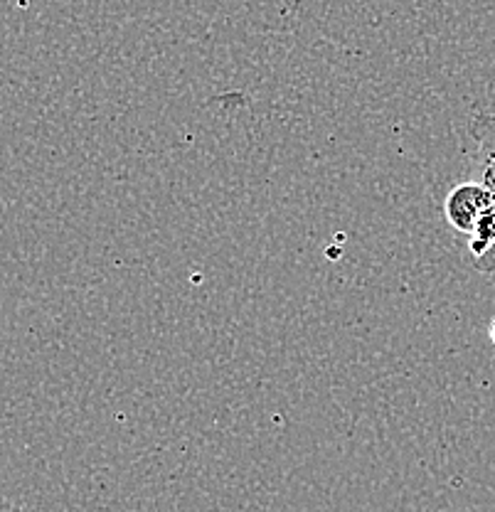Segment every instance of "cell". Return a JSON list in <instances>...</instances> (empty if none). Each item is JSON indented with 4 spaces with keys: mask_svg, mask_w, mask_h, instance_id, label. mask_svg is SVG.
<instances>
[{
    "mask_svg": "<svg viewBox=\"0 0 495 512\" xmlns=\"http://www.w3.org/2000/svg\"><path fill=\"white\" fill-rule=\"evenodd\" d=\"M491 210H495L493 195L476 180H466V183L456 185L444 200L446 222L463 237H471L478 222Z\"/></svg>",
    "mask_w": 495,
    "mask_h": 512,
    "instance_id": "cell-1",
    "label": "cell"
},
{
    "mask_svg": "<svg viewBox=\"0 0 495 512\" xmlns=\"http://www.w3.org/2000/svg\"><path fill=\"white\" fill-rule=\"evenodd\" d=\"M473 141V180L495 200V114H476L468 124Z\"/></svg>",
    "mask_w": 495,
    "mask_h": 512,
    "instance_id": "cell-2",
    "label": "cell"
},
{
    "mask_svg": "<svg viewBox=\"0 0 495 512\" xmlns=\"http://www.w3.org/2000/svg\"><path fill=\"white\" fill-rule=\"evenodd\" d=\"M0 512H25V510H18V508H3Z\"/></svg>",
    "mask_w": 495,
    "mask_h": 512,
    "instance_id": "cell-3",
    "label": "cell"
},
{
    "mask_svg": "<svg viewBox=\"0 0 495 512\" xmlns=\"http://www.w3.org/2000/svg\"><path fill=\"white\" fill-rule=\"evenodd\" d=\"M491 340L495 343V323H493V328H491Z\"/></svg>",
    "mask_w": 495,
    "mask_h": 512,
    "instance_id": "cell-4",
    "label": "cell"
}]
</instances>
